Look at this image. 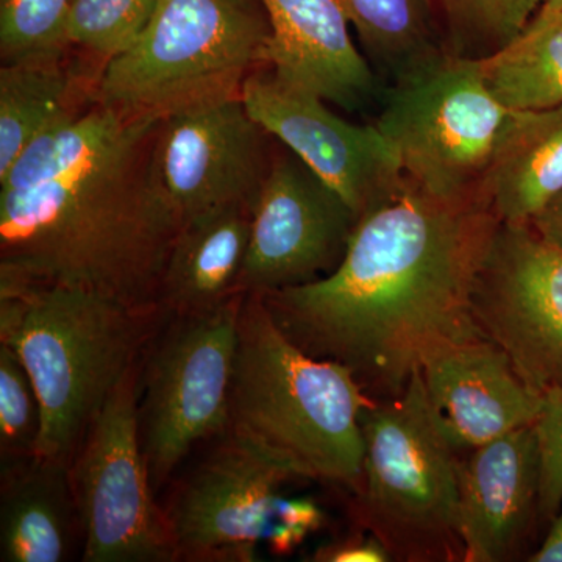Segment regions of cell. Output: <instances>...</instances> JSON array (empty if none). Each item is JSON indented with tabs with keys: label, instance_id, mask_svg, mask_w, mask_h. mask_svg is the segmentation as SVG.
<instances>
[{
	"label": "cell",
	"instance_id": "1",
	"mask_svg": "<svg viewBox=\"0 0 562 562\" xmlns=\"http://www.w3.org/2000/svg\"><path fill=\"white\" fill-rule=\"evenodd\" d=\"M498 224L403 173L361 214L336 271L261 297L295 346L349 368L373 401L397 397L427 362L484 338L472 291Z\"/></svg>",
	"mask_w": 562,
	"mask_h": 562
},
{
	"label": "cell",
	"instance_id": "2",
	"mask_svg": "<svg viewBox=\"0 0 562 562\" xmlns=\"http://www.w3.org/2000/svg\"><path fill=\"white\" fill-rule=\"evenodd\" d=\"M161 121L117 111L101 143L68 171L0 191V283L61 284L161 308L181 228L158 172Z\"/></svg>",
	"mask_w": 562,
	"mask_h": 562
},
{
	"label": "cell",
	"instance_id": "3",
	"mask_svg": "<svg viewBox=\"0 0 562 562\" xmlns=\"http://www.w3.org/2000/svg\"><path fill=\"white\" fill-rule=\"evenodd\" d=\"M372 402L349 368L295 346L261 295L246 294L225 435L299 480L353 492L364 460L360 417Z\"/></svg>",
	"mask_w": 562,
	"mask_h": 562
},
{
	"label": "cell",
	"instance_id": "4",
	"mask_svg": "<svg viewBox=\"0 0 562 562\" xmlns=\"http://www.w3.org/2000/svg\"><path fill=\"white\" fill-rule=\"evenodd\" d=\"M168 317L81 288L0 283V342L16 351L40 398L36 458L72 464L103 403Z\"/></svg>",
	"mask_w": 562,
	"mask_h": 562
},
{
	"label": "cell",
	"instance_id": "5",
	"mask_svg": "<svg viewBox=\"0 0 562 562\" xmlns=\"http://www.w3.org/2000/svg\"><path fill=\"white\" fill-rule=\"evenodd\" d=\"M360 424L364 460L351 492L355 527L376 536L392 561L464 562L462 454L443 430L422 371L397 397L369 403Z\"/></svg>",
	"mask_w": 562,
	"mask_h": 562
},
{
	"label": "cell",
	"instance_id": "6",
	"mask_svg": "<svg viewBox=\"0 0 562 562\" xmlns=\"http://www.w3.org/2000/svg\"><path fill=\"white\" fill-rule=\"evenodd\" d=\"M271 25L249 0H157L135 44L103 63L92 101L133 117H165L241 95L265 65Z\"/></svg>",
	"mask_w": 562,
	"mask_h": 562
},
{
	"label": "cell",
	"instance_id": "7",
	"mask_svg": "<svg viewBox=\"0 0 562 562\" xmlns=\"http://www.w3.org/2000/svg\"><path fill=\"white\" fill-rule=\"evenodd\" d=\"M380 101L373 124L397 150L405 176L441 201L486 205L484 188L524 111L487 91L479 61L439 52L392 80Z\"/></svg>",
	"mask_w": 562,
	"mask_h": 562
},
{
	"label": "cell",
	"instance_id": "8",
	"mask_svg": "<svg viewBox=\"0 0 562 562\" xmlns=\"http://www.w3.org/2000/svg\"><path fill=\"white\" fill-rule=\"evenodd\" d=\"M244 297L169 314L144 351L140 442L154 487L168 482L195 443L227 432Z\"/></svg>",
	"mask_w": 562,
	"mask_h": 562
},
{
	"label": "cell",
	"instance_id": "9",
	"mask_svg": "<svg viewBox=\"0 0 562 562\" xmlns=\"http://www.w3.org/2000/svg\"><path fill=\"white\" fill-rule=\"evenodd\" d=\"M140 361L103 403L70 464L85 562L179 561L140 442Z\"/></svg>",
	"mask_w": 562,
	"mask_h": 562
},
{
	"label": "cell",
	"instance_id": "10",
	"mask_svg": "<svg viewBox=\"0 0 562 562\" xmlns=\"http://www.w3.org/2000/svg\"><path fill=\"white\" fill-rule=\"evenodd\" d=\"M484 338L539 394L562 390V249L528 224H498L472 291Z\"/></svg>",
	"mask_w": 562,
	"mask_h": 562
},
{
	"label": "cell",
	"instance_id": "11",
	"mask_svg": "<svg viewBox=\"0 0 562 562\" xmlns=\"http://www.w3.org/2000/svg\"><path fill=\"white\" fill-rule=\"evenodd\" d=\"M250 210L241 294H271L330 276L360 221L338 191L288 149L272 157Z\"/></svg>",
	"mask_w": 562,
	"mask_h": 562
},
{
	"label": "cell",
	"instance_id": "12",
	"mask_svg": "<svg viewBox=\"0 0 562 562\" xmlns=\"http://www.w3.org/2000/svg\"><path fill=\"white\" fill-rule=\"evenodd\" d=\"M241 98L250 116L338 191L358 216L401 183V158L375 124L336 116L321 95L280 79L271 68L254 70Z\"/></svg>",
	"mask_w": 562,
	"mask_h": 562
},
{
	"label": "cell",
	"instance_id": "13",
	"mask_svg": "<svg viewBox=\"0 0 562 562\" xmlns=\"http://www.w3.org/2000/svg\"><path fill=\"white\" fill-rule=\"evenodd\" d=\"M294 480L232 436H221L165 509L179 561H257L283 502L281 486Z\"/></svg>",
	"mask_w": 562,
	"mask_h": 562
},
{
	"label": "cell",
	"instance_id": "14",
	"mask_svg": "<svg viewBox=\"0 0 562 562\" xmlns=\"http://www.w3.org/2000/svg\"><path fill=\"white\" fill-rule=\"evenodd\" d=\"M268 136L241 95L201 103L161 121L158 172L181 224L224 206H251L272 161Z\"/></svg>",
	"mask_w": 562,
	"mask_h": 562
},
{
	"label": "cell",
	"instance_id": "15",
	"mask_svg": "<svg viewBox=\"0 0 562 562\" xmlns=\"http://www.w3.org/2000/svg\"><path fill=\"white\" fill-rule=\"evenodd\" d=\"M539 494L541 458L532 425L462 454L464 562L528 561L542 527Z\"/></svg>",
	"mask_w": 562,
	"mask_h": 562
},
{
	"label": "cell",
	"instance_id": "16",
	"mask_svg": "<svg viewBox=\"0 0 562 562\" xmlns=\"http://www.w3.org/2000/svg\"><path fill=\"white\" fill-rule=\"evenodd\" d=\"M425 387L458 452L535 424L542 394L524 382L506 351L490 339L462 344L422 369Z\"/></svg>",
	"mask_w": 562,
	"mask_h": 562
},
{
	"label": "cell",
	"instance_id": "17",
	"mask_svg": "<svg viewBox=\"0 0 562 562\" xmlns=\"http://www.w3.org/2000/svg\"><path fill=\"white\" fill-rule=\"evenodd\" d=\"M271 25L265 65L324 101L357 111L382 99L371 63L351 40L338 0H260Z\"/></svg>",
	"mask_w": 562,
	"mask_h": 562
},
{
	"label": "cell",
	"instance_id": "18",
	"mask_svg": "<svg viewBox=\"0 0 562 562\" xmlns=\"http://www.w3.org/2000/svg\"><path fill=\"white\" fill-rule=\"evenodd\" d=\"M251 206L231 205L181 224L161 280L160 306L169 314L216 308L239 292L249 247Z\"/></svg>",
	"mask_w": 562,
	"mask_h": 562
},
{
	"label": "cell",
	"instance_id": "19",
	"mask_svg": "<svg viewBox=\"0 0 562 562\" xmlns=\"http://www.w3.org/2000/svg\"><path fill=\"white\" fill-rule=\"evenodd\" d=\"M69 469L36 457L3 465L0 560H68L76 528L80 530Z\"/></svg>",
	"mask_w": 562,
	"mask_h": 562
},
{
	"label": "cell",
	"instance_id": "20",
	"mask_svg": "<svg viewBox=\"0 0 562 562\" xmlns=\"http://www.w3.org/2000/svg\"><path fill=\"white\" fill-rule=\"evenodd\" d=\"M562 191V105L524 111L516 135L492 171L483 201L503 224H530Z\"/></svg>",
	"mask_w": 562,
	"mask_h": 562
},
{
	"label": "cell",
	"instance_id": "21",
	"mask_svg": "<svg viewBox=\"0 0 562 562\" xmlns=\"http://www.w3.org/2000/svg\"><path fill=\"white\" fill-rule=\"evenodd\" d=\"M63 58L2 63L0 177L41 133L83 111L77 87L79 76Z\"/></svg>",
	"mask_w": 562,
	"mask_h": 562
},
{
	"label": "cell",
	"instance_id": "22",
	"mask_svg": "<svg viewBox=\"0 0 562 562\" xmlns=\"http://www.w3.org/2000/svg\"><path fill=\"white\" fill-rule=\"evenodd\" d=\"M487 91L506 109L541 111L562 105V9L543 2L524 31L479 61Z\"/></svg>",
	"mask_w": 562,
	"mask_h": 562
},
{
	"label": "cell",
	"instance_id": "23",
	"mask_svg": "<svg viewBox=\"0 0 562 562\" xmlns=\"http://www.w3.org/2000/svg\"><path fill=\"white\" fill-rule=\"evenodd\" d=\"M373 65L395 80L443 49L430 0H338Z\"/></svg>",
	"mask_w": 562,
	"mask_h": 562
},
{
	"label": "cell",
	"instance_id": "24",
	"mask_svg": "<svg viewBox=\"0 0 562 562\" xmlns=\"http://www.w3.org/2000/svg\"><path fill=\"white\" fill-rule=\"evenodd\" d=\"M546 0H439L443 49L465 60H484L512 43Z\"/></svg>",
	"mask_w": 562,
	"mask_h": 562
},
{
	"label": "cell",
	"instance_id": "25",
	"mask_svg": "<svg viewBox=\"0 0 562 562\" xmlns=\"http://www.w3.org/2000/svg\"><path fill=\"white\" fill-rule=\"evenodd\" d=\"M157 0H72L66 41L103 63L131 49L149 24Z\"/></svg>",
	"mask_w": 562,
	"mask_h": 562
},
{
	"label": "cell",
	"instance_id": "26",
	"mask_svg": "<svg viewBox=\"0 0 562 562\" xmlns=\"http://www.w3.org/2000/svg\"><path fill=\"white\" fill-rule=\"evenodd\" d=\"M72 0H0L2 63L65 57Z\"/></svg>",
	"mask_w": 562,
	"mask_h": 562
},
{
	"label": "cell",
	"instance_id": "27",
	"mask_svg": "<svg viewBox=\"0 0 562 562\" xmlns=\"http://www.w3.org/2000/svg\"><path fill=\"white\" fill-rule=\"evenodd\" d=\"M41 405L16 351L0 342V457L3 465L35 457Z\"/></svg>",
	"mask_w": 562,
	"mask_h": 562
},
{
	"label": "cell",
	"instance_id": "28",
	"mask_svg": "<svg viewBox=\"0 0 562 562\" xmlns=\"http://www.w3.org/2000/svg\"><path fill=\"white\" fill-rule=\"evenodd\" d=\"M541 458L539 516L542 527L560 513L562 506V390L542 392L541 409L532 424Z\"/></svg>",
	"mask_w": 562,
	"mask_h": 562
},
{
	"label": "cell",
	"instance_id": "29",
	"mask_svg": "<svg viewBox=\"0 0 562 562\" xmlns=\"http://www.w3.org/2000/svg\"><path fill=\"white\" fill-rule=\"evenodd\" d=\"M327 522L319 505L308 497L283 498L266 546L276 557H288Z\"/></svg>",
	"mask_w": 562,
	"mask_h": 562
},
{
	"label": "cell",
	"instance_id": "30",
	"mask_svg": "<svg viewBox=\"0 0 562 562\" xmlns=\"http://www.w3.org/2000/svg\"><path fill=\"white\" fill-rule=\"evenodd\" d=\"M313 562H391L392 558L376 536L355 527L349 535L322 543L314 550Z\"/></svg>",
	"mask_w": 562,
	"mask_h": 562
},
{
	"label": "cell",
	"instance_id": "31",
	"mask_svg": "<svg viewBox=\"0 0 562 562\" xmlns=\"http://www.w3.org/2000/svg\"><path fill=\"white\" fill-rule=\"evenodd\" d=\"M528 225L543 241L562 249V191L558 192Z\"/></svg>",
	"mask_w": 562,
	"mask_h": 562
},
{
	"label": "cell",
	"instance_id": "32",
	"mask_svg": "<svg viewBox=\"0 0 562 562\" xmlns=\"http://www.w3.org/2000/svg\"><path fill=\"white\" fill-rule=\"evenodd\" d=\"M530 562H562V506L550 522L549 530L538 549L528 558Z\"/></svg>",
	"mask_w": 562,
	"mask_h": 562
},
{
	"label": "cell",
	"instance_id": "33",
	"mask_svg": "<svg viewBox=\"0 0 562 562\" xmlns=\"http://www.w3.org/2000/svg\"><path fill=\"white\" fill-rule=\"evenodd\" d=\"M547 2L553 3V5L561 7L562 9V0H547Z\"/></svg>",
	"mask_w": 562,
	"mask_h": 562
}]
</instances>
